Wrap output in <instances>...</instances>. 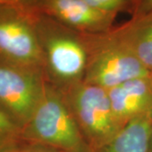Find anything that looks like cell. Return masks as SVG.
Returning a JSON list of instances; mask_svg holds the SVG:
<instances>
[{"label": "cell", "mask_w": 152, "mask_h": 152, "mask_svg": "<svg viewBox=\"0 0 152 152\" xmlns=\"http://www.w3.org/2000/svg\"><path fill=\"white\" fill-rule=\"evenodd\" d=\"M0 59L45 74L32 11L27 6L0 4Z\"/></svg>", "instance_id": "6"}, {"label": "cell", "mask_w": 152, "mask_h": 152, "mask_svg": "<svg viewBox=\"0 0 152 152\" xmlns=\"http://www.w3.org/2000/svg\"><path fill=\"white\" fill-rule=\"evenodd\" d=\"M36 0H0V4H18V5L30 6Z\"/></svg>", "instance_id": "15"}, {"label": "cell", "mask_w": 152, "mask_h": 152, "mask_svg": "<svg viewBox=\"0 0 152 152\" xmlns=\"http://www.w3.org/2000/svg\"><path fill=\"white\" fill-rule=\"evenodd\" d=\"M4 152H63L52 147L20 140Z\"/></svg>", "instance_id": "13"}, {"label": "cell", "mask_w": 152, "mask_h": 152, "mask_svg": "<svg viewBox=\"0 0 152 152\" xmlns=\"http://www.w3.org/2000/svg\"><path fill=\"white\" fill-rule=\"evenodd\" d=\"M107 92L115 119L121 128L131 120L152 113L151 75L128 80Z\"/></svg>", "instance_id": "8"}, {"label": "cell", "mask_w": 152, "mask_h": 152, "mask_svg": "<svg viewBox=\"0 0 152 152\" xmlns=\"http://www.w3.org/2000/svg\"><path fill=\"white\" fill-rule=\"evenodd\" d=\"M152 113L131 120L113 138L94 152H150Z\"/></svg>", "instance_id": "9"}, {"label": "cell", "mask_w": 152, "mask_h": 152, "mask_svg": "<svg viewBox=\"0 0 152 152\" xmlns=\"http://www.w3.org/2000/svg\"><path fill=\"white\" fill-rule=\"evenodd\" d=\"M60 92L93 152L122 129L115 119L107 90L81 82Z\"/></svg>", "instance_id": "4"}, {"label": "cell", "mask_w": 152, "mask_h": 152, "mask_svg": "<svg viewBox=\"0 0 152 152\" xmlns=\"http://www.w3.org/2000/svg\"><path fill=\"white\" fill-rule=\"evenodd\" d=\"M150 152H152V134H151V145H150Z\"/></svg>", "instance_id": "16"}, {"label": "cell", "mask_w": 152, "mask_h": 152, "mask_svg": "<svg viewBox=\"0 0 152 152\" xmlns=\"http://www.w3.org/2000/svg\"><path fill=\"white\" fill-rule=\"evenodd\" d=\"M114 30L152 75V15L132 17Z\"/></svg>", "instance_id": "10"}, {"label": "cell", "mask_w": 152, "mask_h": 152, "mask_svg": "<svg viewBox=\"0 0 152 152\" xmlns=\"http://www.w3.org/2000/svg\"><path fill=\"white\" fill-rule=\"evenodd\" d=\"M130 14L132 17L152 15V0H134Z\"/></svg>", "instance_id": "14"}, {"label": "cell", "mask_w": 152, "mask_h": 152, "mask_svg": "<svg viewBox=\"0 0 152 152\" xmlns=\"http://www.w3.org/2000/svg\"><path fill=\"white\" fill-rule=\"evenodd\" d=\"M90 6L107 14L118 15L120 12L131 13L134 0H84Z\"/></svg>", "instance_id": "12"}, {"label": "cell", "mask_w": 152, "mask_h": 152, "mask_svg": "<svg viewBox=\"0 0 152 152\" xmlns=\"http://www.w3.org/2000/svg\"><path fill=\"white\" fill-rule=\"evenodd\" d=\"M27 7L79 32L97 34L115 27L117 15L97 10L84 0H36Z\"/></svg>", "instance_id": "7"}, {"label": "cell", "mask_w": 152, "mask_h": 152, "mask_svg": "<svg viewBox=\"0 0 152 152\" xmlns=\"http://www.w3.org/2000/svg\"><path fill=\"white\" fill-rule=\"evenodd\" d=\"M31 11L48 82L60 91L81 83L88 58L85 33Z\"/></svg>", "instance_id": "1"}, {"label": "cell", "mask_w": 152, "mask_h": 152, "mask_svg": "<svg viewBox=\"0 0 152 152\" xmlns=\"http://www.w3.org/2000/svg\"><path fill=\"white\" fill-rule=\"evenodd\" d=\"M88 58L83 83L110 90L133 79L151 75L115 32L85 33Z\"/></svg>", "instance_id": "3"}, {"label": "cell", "mask_w": 152, "mask_h": 152, "mask_svg": "<svg viewBox=\"0 0 152 152\" xmlns=\"http://www.w3.org/2000/svg\"><path fill=\"white\" fill-rule=\"evenodd\" d=\"M151 78H152V75H151Z\"/></svg>", "instance_id": "17"}, {"label": "cell", "mask_w": 152, "mask_h": 152, "mask_svg": "<svg viewBox=\"0 0 152 152\" xmlns=\"http://www.w3.org/2000/svg\"><path fill=\"white\" fill-rule=\"evenodd\" d=\"M21 140L63 152H93L62 93L48 82L31 118L22 129Z\"/></svg>", "instance_id": "2"}, {"label": "cell", "mask_w": 152, "mask_h": 152, "mask_svg": "<svg viewBox=\"0 0 152 152\" xmlns=\"http://www.w3.org/2000/svg\"><path fill=\"white\" fill-rule=\"evenodd\" d=\"M21 140V129L0 109V152Z\"/></svg>", "instance_id": "11"}, {"label": "cell", "mask_w": 152, "mask_h": 152, "mask_svg": "<svg viewBox=\"0 0 152 152\" xmlns=\"http://www.w3.org/2000/svg\"><path fill=\"white\" fill-rule=\"evenodd\" d=\"M47 83L42 71L0 59V109L21 130L40 103Z\"/></svg>", "instance_id": "5"}]
</instances>
